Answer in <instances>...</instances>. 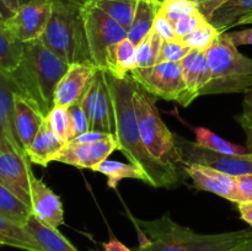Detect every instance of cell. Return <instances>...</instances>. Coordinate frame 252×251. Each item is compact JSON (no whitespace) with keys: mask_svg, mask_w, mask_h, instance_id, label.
I'll return each mask as SVG.
<instances>
[{"mask_svg":"<svg viewBox=\"0 0 252 251\" xmlns=\"http://www.w3.org/2000/svg\"><path fill=\"white\" fill-rule=\"evenodd\" d=\"M252 15V0H229L213 14L209 22L220 33L238 26L239 22Z\"/></svg>","mask_w":252,"mask_h":251,"instance_id":"23","label":"cell"},{"mask_svg":"<svg viewBox=\"0 0 252 251\" xmlns=\"http://www.w3.org/2000/svg\"><path fill=\"white\" fill-rule=\"evenodd\" d=\"M46 121L62 142L68 143L75 138L70 117H69L68 107L65 106L54 105L48 115L46 116Z\"/></svg>","mask_w":252,"mask_h":251,"instance_id":"32","label":"cell"},{"mask_svg":"<svg viewBox=\"0 0 252 251\" xmlns=\"http://www.w3.org/2000/svg\"><path fill=\"white\" fill-rule=\"evenodd\" d=\"M96 251V250H93ZM102 251H132L129 248L125 245L123 243H121L117 238H115L113 235H111L110 240L107 243L102 244Z\"/></svg>","mask_w":252,"mask_h":251,"instance_id":"45","label":"cell"},{"mask_svg":"<svg viewBox=\"0 0 252 251\" xmlns=\"http://www.w3.org/2000/svg\"><path fill=\"white\" fill-rule=\"evenodd\" d=\"M24 43L14 37L4 22H0V69L11 74L20 64Z\"/></svg>","mask_w":252,"mask_h":251,"instance_id":"27","label":"cell"},{"mask_svg":"<svg viewBox=\"0 0 252 251\" xmlns=\"http://www.w3.org/2000/svg\"><path fill=\"white\" fill-rule=\"evenodd\" d=\"M226 1H229V0H198L199 10L209 21L214 12H216V10H218Z\"/></svg>","mask_w":252,"mask_h":251,"instance_id":"41","label":"cell"},{"mask_svg":"<svg viewBox=\"0 0 252 251\" xmlns=\"http://www.w3.org/2000/svg\"><path fill=\"white\" fill-rule=\"evenodd\" d=\"M174 24L182 17L201 12L198 0H161L160 10Z\"/></svg>","mask_w":252,"mask_h":251,"instance_id":"34","label":"cell"},{"mask_svg":"<svg viewBox=\"0 0 252 251\" xmlns=\"http://www.w3.org/2000/svg\"><path fill=\"white\" fill-rule=\"evenodd\" d=\"M135 44L125 38L107 49L105 70L117 79H125L135 69Z\"/></svg>","mask_w":252,"mask_h":251,"instance_id":"21","label":"cell"},{"mask_svg":"<svg viewBox=\"0 0 252 251\" xmlns=\"http://www.w3.org/2000/svg\"><path fill=\"white\" fill-rule=\"evenodd\" d=\"M83 2H86V1H90V0H81Z\"/></svg>","mask_w":252,"mask_h":251,"instance_id":"51","label":"cell"},{"mask_svg":"<svg viewBox=\"0 0 252 251\" xmlns=\"http://www.w3.org/2000/svg\"><path fill=\"white\" fill-rule=\"evenodd\" d=\"M108 135H110V133L98 132V130H88V132L83 133V134L71 139L70 142L78 143V144H90V143L98 142V140L103 139V138L108 137Z\"/></svg>","mask_w":252,"mask_h":251,"instance_id":"40","label":"cell"},{"mask_svg":"<svg viewBox=\"0 0 252 251\" xmlns=\"http://www.w3.org/2000/svg\"><path fill=\"white\" fill-rule=\"evenodd\" d=\"M84 4L81 0H52L51 17L39 38L69 65L93 63L84 29Z\"/></svg>","mask_w":252,"mask_h":251,"instance_id":"4","label":"cell"},{"mask_svg":"<svg viewBox=\"0 0 252 251\" xmlns=\"http://www.w3.org/2000/svg\"><path fill=\"white\" fill-rule=\"evenodd\" d=\"M64 144L65 143L57 137L56 133L49 127L48 122L44 120L38 133L26 150V154L32 164L46 167L49 162L54 161L57 154L61 152Z\"/></svg>","mask_w":252,"mask_h":251,"instance_id":"20","label":"cell"},{"mask_svg":"<svg viewBox=\"0 0 252 251\" xmlns=\"http://www.w3.org/2000/svg\"><path fill=\"white\" fill-rule=\"evenodd\" d=\"M97 69V66L93 63L69 65V69L54 91V105L69 107L71 103L80 100Z\"/></svg>","mask_w":252,"mask_h":251,"instance_id":"18","label":"cell"},{"mask_svg":"<svg viewBox=\"0 0 252 251\" xmlns=\"http://www.w3.org/2000/svg\"><path fill=\"white\" fill-rule=\"evenodd\" d=\"M14 120L15 129L20 143L25 150L29 149L32 140L38 133L46 117L39 111L36 103L22 94L16 93L14 98Z\"/></svg>","mask_w":252,"mask_h":251,"instance_id":"19","label":"cell"},{"mask_svg":"<svg viewBox=\"0 0 252 251\" xmlns=\"http://www.w3.org/2000/svg\"><path fill=\"white\" fill-rule=\"evenodd\" d=\"M107 73V71H106ZM107 81L112 95L115 110V135L118 150L125 154L129 162L142 167L147 174L148 184L155 188H172L179 186L184 179V169L169 166L150 155L143 143L135 117L133 94L134 81L127 76L117 79L107 73ZM186 175V174H185Z\"/></svg>","mask_w":252,"mask_h":251,"instance_id":"1","label":"cell"},{"mask_svg":"<svg viewBox=\"0 0 252 251\" xmlns=\"http://www.w3.org/2000/svg\"><path fill=\"white\" fill-rule=\"evenodd\" d=\"M206 22H208V20L206 19V16H204L202 12H197V14L182 17V19L174 22V29L176 37L179 39L184 38L185 36L189 34L191 32L196 31L198 27H201L202 25H204Z\"/></svg>","mask_w":252,"mask_h":251,"instance_id":"36","label":"cell"},{"mask_svg":"<svg viewBox=\"0 0 252 251\" xmlns=\"http://www.w3.org/2000/svg\"><path fill=\"white\" fill-rule=\"evenodd\" d=\"M236 121L239 125L243 128L244 133L246 135V149H248L249 154L252 155V120L251 118L245 117L243 115L236 116Z\"/></svg>","mask_w":252,"mask_h":251,"instance_id":"43","label":"cell"},{"mask_svg":"<svg viewBox=\"0 0 252 251\" xmlns=\"http://www.w3.org/2000/svg\"><path fill=\"white\" fill-rule=\"evenodd\" d=\"M31 209L32 216L44 225L58 229L64 224V209L61 197L34 175L31 180Z\"/></svg>","mask_w":252,"mask_h":251,"instance_id":"17","label":"cell"},{"mask_svg":"<svg viewBox=\"0 0 252 251\" xmlns=\"http://www.w3.org/2000/svg\"><path fill=\"white\" fill-rule=\"evenodd\" d=\"M129 76L154 97L179 102L185 93L181 62H160L147 68H137Z\"/></svg>","mask_w":252,"mask_h":251,"instance_id":"9","label":"cell"},{"mask_svg":"<svg viewBox=\"0 0 252 251\" xmlns=\"http://www.w3.org/2000/svg\"><path fill=\"white\" fill-rule=\"evenodd\" d=\"M2 1H4L5 5H6L7 9L14 14V12L16 11L21 5L26 4V2L31 1V0H2Z\"/></svg>","mask_w":252,"mask_h":251,"instance_id":"47","label":"cell"},{"mask_svg":"<svg viewBox=\"0 0 252 251\" xmlns=\"http://www.w3.org/2000/svg\"><path fill=\"white\" fill-rule=\"evenodd\" d=\"M219 36H220V32L208 21L198 27L196 31L181 38V41L191 49L206 52L218 39Z\"/></svg>","mask_w":252,"mask_h":251,"instance_id":"33","label":"cell"},{"mask_svg":"<svg viewBox=\"0 0 252 251\" xmlns=\"http://www.w3.org/2000/svg\"><path fill=\"white\" fill-rule=\"evenodd\" d=\"M96 6L110 15L126 30H129L134 17L137 0H90Z\"/></svg>","mask_w":252,"mask_h":251,"instance_id":"30","label":"cell"},{"mask_svg":"<svg viewBox=\"0 0 252 251\" xmlns=\"http://www.w3.org/2000/svg\"><path fill=\"white\" fill-rule=\"evenodd\" d=\"M68 112H69V117H70L71 126H73L74 135H75V137H78V135L90 130L88 117H86V113L85 111H84L80 100L71 103V105L68 107Z\"/></svg>","mask_w":252,"mask_h":251,"instance_id":"37","label":"cell"},{"mask_svg":"<svg viewBox=\"0 0 252 251\" xmlns=\"http://www.w3.org/2000/svg\"><path fill=\"white\" fill-rule=\"evenodd\" d=\"M11 16H12V12L7 9V6L4 4V1L0 0V22L2 24V22H5Z\"/></svg>","mask_w":252,"mask_h":251,"instance_id":"48","label":"cell"},{"mask_svg":"<svg viewBox=\"0 0 252 251\" xmlns=\"http://www.w3.org/2000/svg\"><path fill=\"white\" fill-rule=\"evenodd\" d=\"M229 37L231 41L235 43V46H252V27L251 29L240 30V31H233L228 32Z\"/></svg>","mask_w":252,"mask_h":251,"instance_id":"42","label":"cell"},{"mask_svg":"<svg viewBox=\"0 0 252 251\" xmlns=\"http://www.w3.org/2000/svg\"><path fill=\"white\" fill-rule=\"evenodd\" d=\"M52 14V0H31L21 5L4 22L10 32L22 43L39 39Z\"/></svg>","mask_w":252,"mask_h":251,"instance_id":"11","label":"cell"},{"mask_svg":"<svg viewBox=\"0 0 252 251\" xmlns=\"http://www.w3.org/2000/svg\"><path fill=\"white\" fill-rule=\"evenodd\" d=\"M25 229L43 251H79L58 229L44 225L32 214L25 224Z\"/></svg>","mask_w":252,"mask_h":251,"instance_id":"22","label":"cell"},{"mask_svg":"<svg viewBox=\"0 0 252 251\" xmlns=\"http://www.w3.org/2000/svg\"><path fill=\"white\" fill-rule=\"evenodd\" d=\"M175 144L181 159L182 166L185 165H202L214 170L239 176V175L252 174V155H225L208 149L197 142L186 139L182 135L175 134Z\"/></svg>","mask_w":252,"mask_h":251,"instance_id":"8","label":"cell"},{"mask_svg":"<svg viewBox=\"0 0 252 251\" xmlns=\"http://www.w3.org/2000/svg\"><path fill=\"white\" fill-rule=\"evenodd\" d=\"M191 52V48L187 47L181 39H171V41H162L160 49L159 62H181L187 54Z\"/></svg>","mask_w":252,"mask_h":251,"instance_id":"35","label":"cell"},{"mask_svg":"<svg viewBox=\"0 0 252 251\" xmlns=\"http://www.w3.org/2000/svg\"><path fill=\"white\" fill-rule=\"evenodd\" d=\"M230 251H252V235L250 238L246 239L245 241L239 244L238 246H235V248Z\"/></svg>","mask_w":252,"mask_h":251,"instance_id":"49","label":"cell"},{"mask_svg":"<svg viewBox=\"0 0 252 251\" xmlns=\"http://www.w3.org/2000/svg\"><path fill=\"white\" fill-rule=\"evenodd\" d=\"M211 83L202 96L246 93L252 88V58L241 53L228 32H223L206 51Z\"/></svg>","mask_w":252,"mask_h":251,"instance_id":"5","label":"cell"},{"mask_svg":"<svg viewBox=\"0 0 252 251\" xmlns=\"http://www.w3.org/2000/svg\"><path fill=\"white\" fill-rule=\"evenodd\" d=\"M0 245L11 246L25 251H43L31 234L14 221L0 216Z\"/></svg>","mask_w":252,"mask_h":251,"instance_id":"26","label":"cell"},{"mask_svg":"<svg viewBox=\"0 0 252 251\" xmlns=\"http://www.w3.org/2000/svg\"><path fill=\"white\" fill-rule=\"evenodd\" d=\"M16 93L20 91L11 75L0 69V152L11 149L26 154L15 129L14 98Z\"/></svg>","mask_w":252,"mask_h":251,"instance_id":"14","label":"cell"},{"mask_svg":"<svg viewBox=\"0 0 252 251\" xmlns=\"http://www.w3.org/2000/svg\"><path fill=\"white\" fill-rule=\"evenodd\" d=\"M240 202L252 201V174H245L235 176Z\"/></svg>","mask_w":252,"mask_h":251,"instance_id":"39","label":"cell"},{"mask_svg":"<svg viewBox=\"0 0 252 251\" xmlns=\"http://www.w3.org/2000/svg\"><path fill=\"white\" fill-rule=\"evenodd\" d=\"M245 25H252V15H250V16L245 17V19L241 20L240 22L238 24V26H245ZM236 26V27H238Z\"/></svg>","mask_w":252,"mask_h":251,"instance_id":"50","label":"cell"},{"mask_svg":"<svg viewBox=\"0 0 252 251\" xmlns=\"http://www.w3.org/2000/svg\"><path fill=\"white\" fill-rule=\"evenodd\" d=\"M196 133V142L208 149L214 150V152L221 153L225 155H248L249 152L246 147L243 145L234 144V143L228 142L216 134L212 130L207 129L204 127H199L194 130Z\"/></svg>","mask_w":252,"mask_h":251,"instance_id":"31","label":"cell"},{"mask_svg":"<svg viewBox=\"0 0 252 251\" xmlns=\"http://www.w3.org/2000/svg\"><path fill=\"white\" fill-rule=\"evenodd\" d=\"M115 150H118V145L113 134L90 144L68 142L57 154L54 161L63 162L78 169L94 170L100 162L107 160Z\"/></svg>","mask_w":252,"mask_h":251,"instance_id":"13","label":"cell"},{"mask_svg":"<svg viewBox=\"0 0 252 251\" xmlns=\"http://www.w3.org/2000/svg\"><path fill=\"white\" fill-rule=\"evenodd\" d=\"M162 41L153 29L140 39L135 47V69L155 65L159 62Z\"/></svg>","mask_w":252,"mask_h":251,"instance_id":"29","label":"cell"},{"mask_svg":"<svg viewBox=\"0 0 252 251\" xmlns=\"http://www.w3.org/2000/svg\"><path fill=\"white\" fill-rule=\"evenodd\" d=\"M243 116L252 120V88L245 93V97L243 101Z\"/></svg>","mask_w":252,"mask_h":251,"instance_id":"46","label":"cell"},{"mask_svg":"<svg viewBox=\"0 0 252 251\" xmlns=\"http://www.w3.org/2000/svg\"><path fill=\"white\" fill-rule=\"evenodd\" d=\"M182 169L185 174L192 180L194 188L212 192L234 203L240 202L235 176L202 165H185Z\"/></svg>","mask_w":252,"mask_h":251,"instance_id":"16","label":"cell"},{"mask_svg":"<svg viewBox=\"0 0 252 251\" xmlns=\"http://www.w3.org/2000/svg\"><path fill=\"white\" fill-rule=\"evenodd\" d=\"M152 29L154 30L164 41H171V39L177 38L176 33H175L174 24L160 11L158 12L157 17H155Z\"/></svg>","mask_w":252,"mask_h":251,"instance_id":"38","label":"cell"},{"mask_svg":"<svg viewBox=\"0 0 252 251\" xmlns=\"http://www.w3.org/2000/svg\"><path fill=\"white\" fill-rule=\"evenodd\" d=\"M27 154L5 149L0 152V184L31 207V180L33 172Z\"/></svg>","mask_w":252,"mask_h":251,"instance_id":"12","label":"cell"},{"mask_svg":"<svg viewBox=\"0 0 252 251\" xmlns=\"http://www.w3.org/2000/svg\"><path fill=\"white\" fill-rule=\"evenodd\" d=\"M31 214V207L27 206L16 194L0 184V216L25 226Z\"/></svg>","mask_w":252,"mask_h":251,"instance_id":"28","label":"cell"},{"mask_svg":"<svg viewBox=\"0 0 252 251\" xmlns=\"http://www.w3.org/2000/svg\"><path fill=\"white\" fill-rule=\"evenodd\" d=\"M83 21L93 63L105 70L107 49L127 38L128 31L93 1L83 5Z\"/></svg>","mask_w":252,"mask_h":251,"instance_id":"7","label":"cell"},{"mask_svg":"<svg viewBox=\"0 0 252 251\" xmlns=\"http://www.w3.org/2000/svg\"><path fill=\"white\" fill-rule=\"evenodd\" d=\"M236 206H238V211L240 213L241 219L252 226V201L239 202V203H236Z\"/></svg>","mask_w":252,"mask_h":251,"instance_id":"44","label":"cell"},{"mask_svg":"<svg viewBox=\"0 0 252 251\" xmlns=\"http://www.w3.org/2000/svg\"><path fill=\"white\" fill-rule=\"evenodd\" d=\"M69 69V64L49 51L41 39L24 43L22 57L12 71L20 94L36 103L46 117L54 106V91Z\"/></svg>","mask_w":252,"mask_h":251,"instance_id":"3","label":"cell"},{"mask_svg":"<svg viewBox=\"0 0 252 251\" xmlns=\"http://www.w3.org/2000/svg\"><path fill=\"white\" fill-rule=\"evenodd\" d=\"M161 0H137L133 22L128 30V38L137 46L140 39L152 30L160 10Z\"/></svg>","mask_w":252,"mask_h":251,"instance_id":"24","label":"cell"},{"mask_svg":"<svg viewBox=\"0 0 252 251\" xmlns=\"http://www.w3.org/2000/svg\"><path fill=\"white\" fill-rule=\"evenodd\" d=\"M80 102L88 117L90 130L115 133V110L106 70L97 69L81 96Z\"/></svg>","mask_w":252,"mask_h":251,"instance_id":"10","label":"cell"},{"mask_svg":"<svg viewBox=\"0 0 252 251\" xmlns=\"http://www.w3.org/2000/svg\"><path fill=\"white\" fill-rule=\"evenodd\" d=\"M133 220L139 233L137 251H230L252 235V230L196 233L172 220L169 213L153 220Z\"/></svg>","mask_w":252,"mask_h":251,"instance_id":"2","label":"cell"},{"mask_svg":"<svg viewBox=\"0 0 252 251\" xmlns=\"http://www.w3.org/2000/svg\"><path fill=\"white\" fill-rule=\"evenodd\" d=\"M93 171L105 175L107 177L108 187L111 188H117L118 184L125 179L140 180L148 184V177L144 170L132 162H122L107 159L94 167Z\"/></svg>","mask_w":252,"mask_h":251,"instance_id":"25","label":"cell"},{"mask_svg":"<svg viewBox=\"0 0 252 251\" xmlns=\"http://www.w3.org/2000/svg\"><path fill=\"white\" fill-rule=\"evenodd\" d=\"M182 75L185 81V93L177 103L189 107L197 97L202 96L204 89L211 83L212 74L207 61L206 52L191 49L181 61Z\"/></svg>","mask_w":252,"mask_h":251,"instance_id":"15","label":"cell"},{"mask_svg":"<svg viewBox=\"0 0 252 251\" xmlns=\"http://www.w3.org/2000/svg\"><path fill=\"white\" fill-rule=\"evenodd\" d=\"M155 98L134 83L133 105L138 129L148 152L160 162L182 169L181 159L175 144V133L167 128L155 106Z\"/></svg>","mask_w":252,"mask_h":251,"instance_id":"6","label":"cell"}]
</instances>
